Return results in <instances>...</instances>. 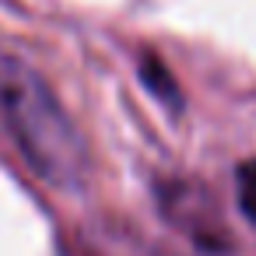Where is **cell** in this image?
Masks as SVG:
<instances>
[{"mask_svg": "<svg viewBox=\"0 0 256 256\" xmlns=\"http://www.w3.org/2000/svg\"><path fill=\"white\" fill-rule=\"evenodd\" d=\"M0 112L14 144L46 182L60 190L81 186L88 176V148L39 74L14 60L0 64Z\"/></svg>", "mask_w": 256, "mask_h": 256, "instance_id": "6da1fadb", "label": "cell"}, {"mask_svg": "<svg viewBox=\"0 0 256 256\" xmlns=\"http://www.w3.org/2000/svg\"><path fill=\"white\" fill-rule=\"evenodd\" d=\"M238 207L256 224V158L238 168Z\"/></svg>", "mask_w": 256, "mask_h": 256, "instance_id": "7a4b0ae2", "label": "cell"}]
</instances>
